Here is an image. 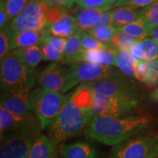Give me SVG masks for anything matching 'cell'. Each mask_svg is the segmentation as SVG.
Returning <instances> with one entry per match:
<instances>
[{
    "label": "cell",
    "mask_w": 158,
    "mask_h": 158,
    "mask_svg": "<svg viewBox=\"0 0 158 158\" xmlns=\"http://www.w3.org/2000/svg\"><path fill=\"white\" fill-rule=\"evenodd\" d=\"M130 1H132V0H119L118 2H116L115 5H114V7H120V6L125 5L126 4L130 2Z\"/></svg>",
    "instance_id": "41"
},
{
    "label": "cell",
    "mask_w": 158,
    "mask_h": 158,
    "mask_svg": "<svg viewBox=\"0 0 158 158\" xmlns=\"http://www.w3.org/2000/svg\"><path fill=\"white\" fill-rule=\"evenodd\" d=\"M29 89H12L2 90L1 106L17 115H27L33 113L29 106Z\"/></svg>",
    "instance_id": "12"
},
{
    "label": "cell",
    "mask_w": 158,
    "mask_h": 158,
    "mask_svg": "<svg viewBox=\"0 0 158 158\" xmlns=\"http://www.w3.org/2000/svg\"><path fill=\"white\" fill-rule=\"evenodd\" d=\"M152 37L153 38H155L156 40H157V42L158 43V27L152 31Z\"/></svg>",
    "instance_id": "42"
},
{
    "label": "cell",
    "mask_w": 158,
    "mask_h": 158,
    "mask_svg": "<svg viewBox=\"0 0 158 158\" xmlns=\"http://www.w3.org/2000/svg\"><path fill=\"white\" fill-rule=\"evenodd\" d=\"M94 92L89 83L79 85L62 111L47 128L48 138L55 145L78 135L94 116Z\"/></svg>",
    "instance_id": "1"
},
{
    "label": "cell",
    "mask_w": 158,
    "mask_h": 158,
    "mask_svg": "<svg viewBox=\"0 0 158 158\" xmlns=\"http://www.w3.org/2000/svg\"><path fill=\"white\" fill-rule=\"evenodd\" d=\"M55 144L43 135L36 138L27 158H54L56 157Z\"/></svg>",
    "instance_id": "20"
},
{
    "label": "cell",
    "mask_w": 158,
    "mask_h": 158,
    "mask_svg": "<svg viewBox=\"0 0 158 158\" xmlns=\"http://www.w3.org/2000/svg\"><path fill=\"white\" fill-rule=\"evenodd\" d=\"M76 1H77V0H75V2H76Z\"/></svg>",
    "instance_id": "45"
},
{
    "label": "cell",
    "mask_w": 158,
    "mask_h": 158,
    "mask_svg": "<svg viewBox=\"0 0 158 158\" xmlns=\"http://www.w3.org/2000/svg\"><path fill=\"white\" fill-rule=\"evenodd\" d=\"M48 5H60L67 7L68 9H71L75 3L73 0H45Z\"/></svg>",
    "instance_id": "40"
},
{
    "label": "cell",
    "mask_w": 158,
    "mask_h": 158,
    "mask_svg": "<svg viewBox=\"0 0 158 158\" xmlns=\"http://www.w3.org/2000/svg\"><path fill=\"white\" fill-rule=\"evenodd\" d=\"M61 158H98V154L92 146L85 142H76L62 145Z\"/></svg>",
    "instance_id": "19"
},
{
    "label": "cell",
    "mask_w": 158,
    "mask_h": 158,
    "mask_svg": "<svg viewBox=\"0 0 158 158\" xmlns=\"http://www.w3.org/2000/svg\"><path fill=\"white\" fill-rule=\"evenodd\" d=\"M9 54L31 68H35L41 61L43 60L42 51L40 45L17 48L10 51Z\"/></svg>",
    "instance_id": "23"
},
{
    "label": "cell",
    "mask_w": 158,
    "mask_h": 158,
    "mask_svg": "<svg viewBox=\"0 0 158 158\" xmlns=\"http://www.w3.org/2000/svg\"><path fill=\"white\" fill-rule=\"evenodd\" d=\"M94 94L106 96L138 97L131 84L125 77L114 71L110 76L89 83Z\"/></svg>",
    "instance_id": "10"
},
{
    "label": "cell",
    "mask_w": 158,
    "mask_h": 158,
    "mask_svg": "<svg viewBox=\"0 0 158 158\" xmlns=\"http://www.w3.org/2000/svg\"><path fill=\"white\" fill-rule=\"evenodd\" d=\"M75 3L81 8H95L109 5V0H77Z\"/></svg>",
    "instance_id": "36"
},
{
    "label": "cell",
    "mask_w": 158,
    "mask_h": 158,
    "mask_svg": "<svg viewBox=\"0 0 158 158\" xmlns=\"http://www.w3.org/2000/svg\"><path fill=\"white\" fill-rule=\"evenodd\" d=\"M66 40L67 39L63 38V37H61L55 36V35H52L49 32H48V34L46 35V36L45 37L44 42L51 45L54 48H56L60 52L64 53Z\"/></svg>",
    "instance_id": "35"
},
{
    "label": "cell",
    "mask_w": 158,
    "mask_h": 158,
    "mask_svg": "<svg viewBox=\"0 0 158 158\" xmlns=\"http://www.w3.org/2000/svg\"><path fill=\"white\" fill-rule=\"evenodd\" d=\"M138 41L140 40L129 36L123 31L117 30L110 43V45L116 50L130 51Z\"/></svg>",
    "instance_id": "27"
},
{
    "label": "cell",
    "mask_w": 158,
    "mask_h": 158,
    "mask_svg": "<svg viewBox=\"0 0 158 158\" xmlns=\"http://www.w3.org/2000/svg\"><path fill=\"white\" fill-rule=\"evenodd\" d=\"M68 13H70L69 9L63 6L48 5V8L46 12L47 23H48L47 28Z\"/></svg>",
    "instance_id": "31"
},
{
    "label": "cell",
    "mask_w": 158,
    "mask_h": 158,
    "mask_svg": "<svg viewBox=\"0 0 158 158\" xmlns=\"http://www.w3.org/2000/svg\"><path fill=\"white\" fill-rule=\"evenodd\" d=\"M116 54L117 50L112 47L98 50L82 49L80 53L70 61V64L85 62L112 67L116 65Z\"/></svg>",
    "instance_id": "14"
},
{
    "label": "cell",
    "mask_w": 158,
    "mask_h": 158,
    "mask_svg": "<svg viewBox=\"0 0 158 158\" xmlns=\"http://www.w3.org/2000/svg\"><path fill=\"white\" fill-rule=\"evenodd\" d=\"M114 72L110 66L92 62H76L67 68L62 93L65 94L77 85L98 81Z\"/></svg>",
    "instance_id": "6"
},
{
    "label": "cell",
    "mask_w": 158,
    "mask_h": 158,
    "mask_svg": "<svg viewBox=\"0 0 158 158\" xmlns=\"http://www.w3.org/2000/svg\"><path fill=\"white\" fill-rule=\"evenodd\" d=\"M8 15L10 21H13L23 10L29 0H1Z\"/></svg>",
    "instance_id": "28"
},
{
    "label": "cell",
    "mask_w": 158,
    "mask_h": 158,
    "mask_svg": "<svg viewBox=\"0 0 158 158\" xmlns=\"http://www.w3.org/2000/svg\"><path fill=\"white\" fill-rule=\"evenodd\" d=\"M113 10L104 13L99 18L97 22L95 23V24L92 27V29L89 31H94L99 29L108 28V27H113Z\"/></svg>",
    "instance_id": "33"
},
{
    "label": "cell",
    "mask_w": 158,
    "mask_h": 158,
    "mask_svg": "<svg viewBox=\"0 0 158 158\" xmlns=\"http://www.w3.org/2000/svg\"><path fill=\"white\" fill-rule=\"evenodd\" d=\"M81 35L82 30L79 29L74 35L67 39L64 51V60L63 63L70 64V61L82 50Z\"/></svg>",
    "instance_id": "25"
},
{
    "label": "cell",
    "mask_w": 158,
    "mask_h": 158,
    "mask_svg": "<svg viewBox=\"0 0 158 158\" xmlns=\"http://www.w3.org/2000/svg\"><path fill=\"white\" fill-rule=\"evenodd\" d=\"M54 158H56V157H54Z\"/></svg>",
    "instance_id": "47"
},
{
    "label": "cell",
    "mask_w": 158,
    "mask_h": 158,
    "mask_svg": "<svg viewBox=\"0 0 158 158\" xmlns=\"http://www.w3.org/2000/svg\"><path fill=\"white\" fill-rule=\"evenodd\" d=\"M37 78L34 68L8 54L1 60L0 80L2 90L29 89L35 86Z\"/></svg>",
    "instance_id": "4"
},
{
    "label": "cell",
    "mask_w": 158,
    "mask_h": 158,
    "mask_svg": "<svg viewBox=\"0 0 158 158\" xmlns=\"http://www.w3.org/2000/svg\"><path fill=\"white\" fill-rule=\"evenodd\" d=\"M152 98L155 101H158V87L154 91L152 94Z\"/></svg>",
    "instance_id": "43"
},
{
    "label": "cell",
    "mask_w": 158,
    "mask_h": 158,
    "mask_svg": "<svg viewBox=\"0 0 158 158\" xmlns=\"http://www.w3.org/2000/svg\"><path fill=\"white\" fill-rule=\"evenodd\" d=\"M48 4L45 0H29L22 11L10 23V31H39L46 29Z\"/></svg>",
    "instance_id": "8"
},
{
    "label": "cell",
    "mask_w": 158,
    "mask_h": 158,
    "mask_svg": "<svg viewBox=\"0 0 158 158\" xmlns=\"http://www.w3.org/2000/svg\"><path fill=\"white\" fill-rule=\"evenodd\" d=\"M67 68L59 62H52L37 77L39 87L44 89L62 92L64 85Z\"/></svg>",
    "instance_id": "13"
},
{
    "label": "cell",
    "mask_w": 158,
    "mask_h": 158,
    "mask_svg": "<svg viewBox=\"0 0 158 158\" xmlns=\"http://www.w3.org/2000/svg\"><path fill=\"white\" fill-rule=\"evenodd\" d=\"M114 6L107 5L95 8H82L76 13L77 23L81 30L88 32L92 29L99 18L106 12L111 10Z\"/></svg>",
    "instance_id": "17"
},
{
    "label": "cell",
    "mask_w": 158,
    "mask_h": 158,
    "mask_svg": "<svg viewBox=\"0 0 158 158\" xmlns=\"http://www.w3.org/2000/svg\"><path fill=\"white\" fill-rule=\"evenodd\" d=\"M46 29L51 35L65 39L72 37L80 29L76 16L70 13L65 15Z\"/></svg>",
    "instance_id": "18"
},
{
    "label": "cell",
    "mask_w": 158,
    "mask_h": 158,
    "mask_svg": "<svg viewBox=\"0 0 158 158\" xmlns=\"http://www.w3.org/2000/svg\"><path fill=\"white\" fill-rule=\"evenodd\" d=\"M116 31H117V29L112 27H108V28L99 29L94 31H89L87 33L94 37H95L98 40L110 45L114 35L116 34Z\"/></svg>",
    "instance_id": "32"
},
{
    "label": "cell",
    "mask_w": 158,
    "mask_h": 158,
    "mask_svg": "<svg viewBox=\"0 0 158 158\" xmlns=\"http://www.w3.org/2000/svg\"><path fill=\"white\" fill-rule=\"evenodd\" d=\"M43 60L52 62H62L64 60V53L60 52L56 48L51 46L48 43L43 42L40 45Z\"/></svg>",
    "instance_id": "29"
},
{
    "label": "cell",
    "mask_w": 158,
    "mask_h": 158,
    "mask_svg": "<svg viewBox=\"0 0 158 158\" xmlns=\"http://www.w3.org/2000/svg\"><path fill=\"white\" fill-rule=\"evenodd\" d=\"M10 51V36L7 29L0 31V59H3L9 54Z\"/></svg>",
    "instance_id": "34"
},
{
    "label": "cell",
    "mask_w": 158,
    "mask_h": 158,
    "mask_svg": "<svg viewBox=\"0 0 158 158\" xmlns=\"http://www.w3.org/2000/svg\"><path fill=\"white\" fill-rule=\"evenodd\" d=\"M150 120L143 116H112L94 115L86 130L90 139L108 146H116L129 138L144 133Z\"/></svg>",
    "instance_id": "2"
},
{
    "label": "cell",
    "mask_w": 158,
    "mask_h": 158,
    "mask_svg": "<svg viewBox=\"0 0 158 158\" xmlns=\"http://www.w3.org/2000/svg\"><path fill=\"white\" fill-rule=\"evenodd\" d=\"M10 50L27 47L40 45L44 42L45 37L48 34L47 29L39 31H10Z\"/></svg>",
    "instance_id": "15"
},
{
    "label": "cell",
    "mask_w": 158,
    "mask_h": 158,
    "mask_svg": "<svg viewBox=\"0 0 158 158\" xmlns=\"http://www.w3.org/2000/svg\"><path fill=\"white\" fill-rule=\"evenodd\" d=\"M117 30L123 31L125 34L138 40H142L147 37H152V31L148 29L147 25L140 17L134 22L120 27L117 29Z\"/></svg>",
    "instance_id": "24"
},
{
    "label": "cell",
    "mask_w": 158,
    "mask_h": 158,
    "mask_svg": "<svg viewBox=\"0 0 158 158\" xmlns=\"http://www.w3.org/2000/svg\"><path fill=\"white\" fill-rule=\"evenodd\" d=\"M118 1H119V0H109V5L114 6V5H115L116 2H118Z\"/></svg>",
    "instance_id": "44"
},
{
    "label": "cell",
    "mask_w": 158,
    "mask_h": 158,
    "mask_svg": "<svg viewBox=\"0 0 158 158\" xmlns=\"http://www.w3.org/2000/svg\"><path fill=\"white\" fill-rule=\"evenodd\" d=\"M157 0H132L130 2L126 4L125 5H130L132 7H136V8H143V7H147L154 2Z\"/></svg>",
    "instance_id": "39"
},
{
    "label": "cell",
    "mask_w": 158,
    "mask_h": 158,
    "mask_svg": "<svg viewBox=\"0 0 158 158\" xmlns=\"http://www.w3.org/2000/svg\"><path fill=\"white\" fill-rule=\"evenodd\" d=\"M10 23V21L5 5L2 1H0V28H1V30L8 28Z\"/></svg>",
    "instance_id": "38"
},
{
    "label": "cell",
    "mask_w": 158,
    "mask_h": 158,
    "mask_svg": "<svg viewBox=\"0 0 158 158\" xmlns=\"http://www.w3.org/2000/svg\"><path fill=\"white\" fill-rule=\"evenodd\" d=\"M140 18L150 31H152L157 28L158 27V0L140 10Z\"/></svg>",
    "instance_id": "26"
},
{
    "label": "cell",
    "mask_w": 158,
    "mask_h": 158,
    "mask_svg": "<svg viewBox=\"0 0 158 158\" xmlns=\"http://www.w3.org/2000/svg\"><path fill=\"white\" fill-rule=\"evenodd\" d=\"M71 94L72 92L63 94L40 87L30 92V109L38 118L43 130L47 129L58 117Z\"/></svg>",
    "instance_id": "3"
},
{
    "label": "cell",
    "mask_w": 158,
    "mask_h": 158,
    "mask_svg": "<svg viewBox=\"0 0 158 158\" xmlns=\"http://www.w3.org/2000/svg\"><path fill=\"white\" fill-rule=\"evenodd\" d=\"M94 115L127 116L135 115L138 97L106 96L94 94Z\"/></svg>",
    "instance_id": "9"
},
{
    "label": "cell",
    "mask_w": 158,
    "mask_h": 158,
    "mask_svg": "<svg viewBox=\"0 0 158 158\" xmlns=\"http://www.w3.org/2000/svg\"><path fill=\"white\" fill-rule=\"evenodd\" d=\"M139 62L130 51L117 50L116 59V66L126 76L136 78L137 67Z\"/></svg>",
    "instance_id": "22"
},
{
    "label": "cell",
    "mask_w": 158,
    "mask_h": 158,
    "mask_svg": "<svg viewBox=\"0 0 158 158\" xmlns=\"http://www.w3.org/2000/svg\"><path fill=\"white\" fill-rule=\"evenodd\" d=\"M149 62H146V61L140 60L139 59V62H138L137 67V76H136V79H138L140 81L146 82L148 75H149Z\"/></svg>",
    "instance_id": "37"
},
{
    "label": "cell",
    "mask_w": 158,
    "mask_h": 158,
    "mask_svg": "<svg viewBox=\"0 0 158 158\" xmlns=\"http://www.w3.org/2000/svg\"><path fill=\"white\" fill-rule=\"evenodd\" d=\"M73 1H74V2H75V0H73Z\"/></svg>",
    "instance_id": "46"
},
{
    "label": "cell",
    "mask_w": 158,
    "mask_h": 158,
    "mask_svg": "<svg viewBox=\"0 0 158 158\" xmlns=\"http://www.w3.org/2000/svg\"><path fill=\"white\" fill-rule=\"evenodd\" d=\"M113 10V27L116 29L134 22L140 17V10L130 5L120 6Z\"/></svg>",
    "instance_id": "21"
},
{
    "label": "cell",
    "mask_w": 158,
    "mask_h": 158,
    "mask_svg": "<svg viewBox=\"0 0 158 158\" xmlns=\"http://www.w3.org/2000/svg\"><path fill=\"white\" fill-rule=\"evenodd\" d=\"M81 43L83 49L86 50H98V49H104L111 47L109 44L98 40L95 37L84 31H82Z\"/></svg>",
    "instance_id": "30"
},
{
    "label": "cell",
    "mask_w": 158,
    "mask_h": 158,
    "mask_svg": "<svg viewBox=\"0 0 158 158\" xmlns=\"http://www.w3.org/2000/svg\"><path fill=\"white\" fill-rule=\"evenodd\" d=\"M41 128L27 129L1 135L0 158H27Z\"/></svg>",
    "instance_id": "7"
},
{
    "label": "cell",
    "mask_w": 158,
    "mask_h": 158,
    "mask_svg": "<svg viewBox=\"0 0 158 158\" xmlns=\"http://www.w3.org/2000/svg\"><path fill=\"white\" fill-rule=\"evenodd\" d=\"M35 128H41V125L38 118L34 113L27 115H17L0 106L1 135L19 130Z\"/></svg>",
    "instance_id": "11"
},
{
    "label": "cell",
    "mask_w": 158,
    "mask_h": 158,
    "mask_svg": "<svg viewBox=\"0 0 158 158\" xmlns=\"http://www.w3.org/2000/svg\"><path fill=\"white\" fill-rule=\"evenodd\" d=\"M158 155V135L142 133L114 146L108 158H155Z\"/></svg>",
    "instance_id": "5"
},
{
    "label": "cell",
    "mask_w": 158,
    "mask_h": 158,
    "mask_svg": "<svg viewBox=\"0 0 158 158\" xmlns=\"http://www.w3.org/2000/svg\"><path fill=\"white\" fill-rule=\"evenodd\" d=\"M138 59L146 62H158V43L152 37L138 41L130 50Z\"/></svg>",
    "instance_id": "16"
}]
</instances>
